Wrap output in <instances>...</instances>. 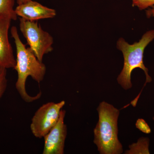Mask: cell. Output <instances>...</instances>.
<instances>
[{
  "label": "cell",
  "instance_id": "13",
  "mask_svg": "<svg viewBox=\"0 0 154 154\" xmlns=\"http://www.w3.org/2000/svg\"><path fill=\"white\" fill-rule=\"evenodd\" d=\"M136 127L141 132L149 134L151 132V129L149 125L143 119H138L136 123Z\"/></svg>",
  "mask_w": 154,
  "mask_h": 154
},
{
  "label": "cell",
  "instance_id": "11",
  "mask_svg": "<svg viewBox=\"0 0 154 154\" xmlns=\"http://www.w3.org/2000/svg\"><path fill=\"white\" fill-rule=\"evenodd\" d=\"M7 69L0 66V101L8 86Z\"/></svg>",
  "mask_w": 154,
  "mask_h": 154
},
{
  "label": "cell",
  "instance_id": "12",
  "mask_svg": "<svg viewBox=\"0 0 154 154\" xmlns=\"http://www.w3.org/2000/svg\"><path fill=\"white\" fill-rule=\"evenodd\" d=\"M154 5V0H132V6L140 10H145Z\"/></svg>",
  "mask_w": 154,
  "mask_h": 154
},
{
  "label": "cell",
  "instance_id": "3",
  "mask_svg": "<svg viewBox=\"0 0 154 154\" xmlns=\"http://www.w3.org/2000/svg\"><path fill=\"white\" fill-rule=\"evenodd\" d=\"M99 121L94 130V143L101 154H120L122 145L118 138V119L120 111L103 101L97 109Z\"/></svg>",
  "mask_w": 154,
  "mask_h": 154
},
{
  "label": "cell",
  "instance_id": "14",
  "mask_svg": "<svg viewBox=\"0 0 154 154\" xmlns=\"http://www.w3.org/2000/svg\"><path fill=\"white\" fill-rule=\"evenodd\" d=\"M146 15L148 18L151 17H154V5L146 11Z\"/></svg>",
  "mask_w": 154,
  "mask_h": 154
},
{
  "label": "cell",
  "instance_id": "2",
  "mask_svg": "<svg viewBox=\"0 0 154 154\" xmlns=\"http://www.w3.org/2000/svg\"><path fill=\"white\" fill-rule=\"evenodd\" d=\"M154 39V30L147 31L143 34L138 42L130 45L125 42L124 38H120L117 42V48L121 51L124 57L123 69L117 78V82L125 90L131 88V74L135 69H141L144 72L146 81L143 88L137 97L131 102V105L135 107L138 100L140 97L143 90L147 83L152 81L151 77L149 75L148 69L143 63V53L146 47Z\"/></svg>",
  "mask_w": 154,
  "mask_h": 154
},
{
  "label": "cell",
  "instance_id": "9",
  "mask_svg": "<svg viewBox=\"0 0 154 154\" xmlns=\"http://www.w3.org/2000/svg\"><path fill=\"white\" fill-rule=\"evenodd\" d=\"M15 0H0V20L8 18L16 20L17 16L14 9Z\"/></svg>",
  "mask_w": 154,
  "mask_h": 154
},
{
  "label": "cell",
  "instance_id": "10",
  "mask_svg": "<svg viewBox=\"0 0 154 154\" xmlns=\"http://www.w3.org/2000/svg\"><path fill=\"white\" fill-rule=\"evenodd\" d=\"M149 140L147 137H141L136 143L129 146V149L125 152V154H149Z\"/></svg>",
  "mask_w": 154,
  "mask_h": 154
},
{
  "label": "cell",
  "instance_id": "8",
  "mask_svg": "<svg viewBox=\"0 0 154 154\" xmlns=\"http://www.w3.org/2000/svg\"><path fill=\"white\" fill-rule=\"evenodd\" d=\"M11 21L8 18L0 20V66L7 69H14L16 65V59L8 38Z\"/></svg>",
  "mask_w": 154,
  "mask_h": 154
},
{
  "label": "cell",
  "instance_id": "1",
  "mask_svg": "<svg viewBox=\"0 0 154 154\" xmlns=\"http://www.w3.org/2000/svg\"><path fill=\"white\" fill-rule=\"evenodd\" d=\"M11 32L17 50L16 65L14 69L18 74L16 89L25 102H33L41 98V92L36 96H30L26 90V81L28 77L30 76L36 82H41L45 76L46 66L42 62L38 60L30 48H26V45L22 43L17 27H12Z\"/></svg>",
  "mask_w": 154,
  "mask_h": 154
},
{
  "label": "cell",
  "instance_id": "6",
  "mask_svg": "<svg viewBox=\"0 0 154 154\" xmlns=\"http://www.w3.org/2000/svg\"><path fill=\"white\" fill-rule=\"evenodd\" d=\"M66 111H61L57 123L44 137L43 154H63L67 134V128L65 124Z\"/></svg>",
  "mask_w": 154,
  "mask_h": 154
},
{
  "label": "cell",
  "instance_id": "7",
  "mask_svg": "<svg viewBox=\"0 0 154 154\" xmlns=\"http://www.w3.org/2000/svg\"><path fill=\"white\" fill-rule=\"evenodd\" d=\"M15 11L17 16L29 21L52 19L56 16V11L54 9L47 8L32 0L18 5Z\"/></svg>",
  "mask_w": 154,
  "mask_h": 154
},
{
  "label": "cell",
  "instance_id": "15",
  "mask_svg": "<svg viewBox=\"0 0 154 154\" xmlns=\"http://www.w3.org/2000/svg\"><path fill=\"white\" fill-rule=\"evenodd\" d=\"M30 1V0H17V3L18 5H19L27 2H29Z\"/></svg>",
  "mask_w": 154,
  "mask_h": 154
},
{
  "label": "cell",
  "instance_id": "4",
  "mask_svg": "<svg viewBox=\"0 0 154 154\" xmlns=\"http://www.w3.org/2000/svg\"><path fill=\"white\" fill-rule=\"evenodd\" d=\"M19 26L29 48L38 60L42 62L44 56L53 50L52 36L42 29L37 21H29L20 18Z\"/></svg>",
  "mask_w": 154,
  "mask_h": 154
},
{
  "label": "cell",
  "instance_id": "5",
  "mask_svg": "<svg viewBox=\"0 0 154 154\" xmlns=\"http://www.w3.org/2000/svg\"><path fill=\"white\" fill-rule=\"evenodd\" d=\"M65 103L64 101L57 103L48 102L38 108L30 125V130L35 137L44 138L52 129L58 121L61 111Z\"/></svg>",
  "mask_w": 154,
  "mask_h": 154
},
{
  "label": "cell",
  "instance_id": "16",
  "mask_svg": "<svg viewBox=\"0 0 154 154\" xmlns=\"http://www.w3.org/2000/svg\"><path fill=\"white\" fill-rule=\"evenodd\" d=\"M153 120L154 121V116L153 117Z\"/></svg>",
  "mask_w": 154,
  "mask_h": 154
}]
</instances>
